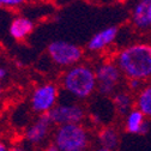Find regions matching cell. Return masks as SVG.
Masks as SVG:
<instances>
[{"mask_svg":"<svg viewBox=\"0 0 151 151\" xmlns=\"http://www.w3.org/2000/svg\"><path fill=\"white\" fill-rule=\"evenodd\" d=\"M113 104L120 115H127L132 110L133 100L127 91H118L113 95Z\"/></svg>","mask_w":151,"mask_h":151,"instance_id":"cell-15","label":"cell"},{"mask_svg":"<svg viewBox=\"0 0 151 151\" xmlns=\"http://www.w3.org/2000/svg\"><path fill=\"white\" fill-rule=\"evenodd\" d=\"M9 151H27V149L24 146H22V145H14V146L10 147Z\"/></svg>","mask_w":151,"mask_h":151,"instance_id":"cell-20","label":"cell"},{"mask_svg":"<svg viewBox=\"0 0 151 151\" xmlns=\"http://www.w3.org/2000/svg\"><path fill=\"white\" fill-rule=\"evenodd\" d=\"M97 142L101 147L115 151L120 144V134L114 127H102L97 133Z\"/></svg>","mask_w":151,"mask_h":151,"instance_id":"cell-11","label":"cell"},{"mask_svg":"<svg viewBox=\"0 0 151 151\" xmlns=\"http://www.w3.org/2000/svg\"><path fill=\"white\" fill-rule=\"evenodd\" d=\"M48 54L52 60L59 66L78 65L82 59V49L73 43L66 41H54L48 46Z\"/></svg>","mask_w":151,"mask_h":151,"instance_id":"cell-4","label":"cell"},{"mask_svg":"<svg viewBox=\"0 0 151 151\" xmlns=\"http://www.w3.org/2000/svg\"><path fill=\"white\" fill-rule=\"evenodd\" d=\"M95 151H113V150H109V149H106V147H101V146H100V147H97Z\"/></svg>","mask_w":151,"mask_h":151,"instance_id":"cell-24","label":"cell"},{"mask_svg":"<svg viewBox=\"0 0 151 151\" xmlns=\"http://www.w3.org/2000/svg\"><path fill=\"white\" fill-rule=\"evenodd\" d=\"M149 131H150V122H149V119H146L145 120V122L143 124V126H142V129H140V133L139 134H147L149 133Z\"/></svg>","mask_w":151,"mask_h":151,"instance_id":"cell-19","label":"cell"},{"mask_svg":"<svg viewBox=\"0 0 151 151\" xmlns=\"http://www.w3.org/2000/svg\"><path fill=\"white\" fill-rule=\"evenodd\" d=\"M90 120L93 125H96V126H100L102 124V118L99 115V114H91L90 115Z\"/></svg>","mask_w":151,"mask_h":151,"instance_id":"cell-18","label":"cell"},{"mask_svg":"<svg viewBox=\"0 0 151 151\" xmlns=\"http://www.w3.org/2000/svg\"><path fill=\"white\" fill-rule=\"evenodd\" d=\"M136 109L143 113L146 119H151V84H147L142 88L134 100Z\"/></svg>","mask_w":151,"mask_h":151,"instance_id":"cell-13","label":"cell"},{"mask_svg":"<svg viewBox=\"0 0 151 151\" xmlns=\"http://www.w3.org/2000/svg\"><path fill=\"white\" fill-rule=\"evenodd\" d=\"M116 65L127 79L144 81L151 77V45L134 43L122 49Z\"/></svg>","mask_w":151,"mask_h":151,"instance_id":"cell-1","label":"cell"},{"mask_svg":"<svg viewBox=\"0 0 151 151\" xmlns=\"http://www.w3.org/2000/svg\"><path fill=\"white\" fill-rule=\"evenodd\" d=\"M132 22L142 30L151 28V0H139L132 11Z\"/></svg>","mask_w":151,"mask_h":151,"instance_id":"cell-9","label":"cell"},{"mask_svg":"<svg viewBox=\"0 0 151 151\" xmlns=\"http://www.w3.org/2000/svg\"><path fill=\"white\" fill-rule=\"evenodd\" d=\"M52 121L47 114H42L37 118L25 131V139L30 144H41L49 134Z\"/></svg>","mask_w":151,"mask_h":151,"instance_id":"cell-8","label":"cell"},{"mask_svg":"<svg viewBox=\"0 0 151 151\" xmlns=\"http://www.w3.org/2000/svg\"><path fill=\"white\" fill-rule=\"evenodd\" d=\"M90 143V134L82 124L63 125L55 129L54 145L59 151H86Z\"/></svg>","mask_w":151,"mask_h":151,"instance_id":"cell-3","label":"cell"},{"mask_svg":"<svg viewBox=\"0 0 151 151\" xmlns=\"http://www.w3.org/2000/svg\"><path fill=\"white\" fill-rule=\"evenodd\" d=\"M118 35V28L116 27H109L100 32L93 35L90 41L88 42V49L91 52H99L109 46L113 41L116 39Z\"/></svg>","mask_w":151,"mask_h":151,"instance_id":"cell-10","label":"cell"},{"mask_svg":"<svg viewBox=\"0 0 151 151\" xmlns=\"http://www.w3.org/2000/svg\"><path fill=\"white\" fill-rule=\"evenodd\" d=\"M34 29V23L25 17H17L10 25V35L16 40H23Z\"/></svg>","mask_w":151,"mask_h":151,"instance_id":"cell-12","label":"cell"},{"mask_svg":"<svg viewBox=\"0 0 151 151\" xmlns=\"http://www.w3.org/2000/svg\"><path fill=\"white\" fill-rule=\"evenodd\" d=\"M10 147L7 145V143H5L4 140H0V151H9Z\"/></svg>","mask_w":151,"mask_h":151,"instance_id":"cell-21","label":"cell"},{"mask_svg":"<svg viewBox=\"0 0 151 151\" xmlns=\"http://www.w3.org/2000/svg\"><path fill=\"white\" fill-rule=\"evenodd\" d=\"M27 1V0H0V7L3 6H7V7H12V6H18L22 5Z\"/></svg>","mask_w":151,"mask_h":151,"instance_id":"cell-17","label":"cell"},{"mask_svg":"<svg viewBox=\"0 0 151 151\" xmlns=\"http://www.w3.org/2000/svg\"><path fill=\"white\" fill-rule=\"evenodd\" d=\"M47 115L52 124L56 126L82 124L85 118V110L78 103H60L56 104Z\"/></svg>","mask_w":151,"mask_h":151,"instance_id":"cell-6","label":"cell"},{"mask_svg":"<svg viewBox=\"0 0 151 151\" xmlns=\"http://www.w3.org/2000/svg\"><path fill=\"white\" fill-rule=\"evenodd\" d=\"M146 118L143 115V113L138 109H132L125 119V128L128 133L132 134H139L143 124L145 122Z\"/></svg>","mask_w":151,"mask_h":151,"instance_id":"cell-14","label":"cell"},{"mask_svg":"<svg viewBox=\"0 0 151 151\" xmlns=\"http://www.w3.org/2000/svg\"><path fill=\"white\" fill-rule=\"evenodd\" d=\"M96 83H97V91L103 96H110L115 93L116 86L121 79V71L119 70L116 64L113 63H104L101 64L96 70Z\"/></svg>","mask_w":151,"mask_h":151,"instance_id":"cell-5","label":"cell"},{"mask_svg":"<svg viewBox=\"0 0 151 151\" xmlns=\"http://www.w3.org/2000/svg\"><path fill=\"white\" fill-rule=\"evenodd\" d=\"M6 76H7V71H6L4 67H0V81L5 79Z\"/></svg>","mask_w":151,"mask_h":151,"instance_id":"cell-22","label":"cell"},{"mask_svg":"<svg viewBox=\"0 0 151 151\" xmlns=\"http://www.w3.org/2000/svg\"><path fill=\"white\" fill-rule=\"evenodd\" d=\"M58 101V86L54 84H43L37 86L30 99L31 108L39 114H48L56 106Z\"/></svg>","mask_w":151,"mask_h":151,"instance_id":"cell-7","label":"cell"},{"mask_svg":"<svg viewBox=\"0 0 151 151\" xmlns=\"http://www.w3.org/2000/svg\"><path fill=\"white\" fill-rule=\"evenodd\" d=\"M143 88V81L139 79H128V89L131 91H137L139 92Z\"/></svg>","mask_w":151,"mask_h":151,"instance_id":"cell-16","label":"cell"},{"mask_svg":"<svg viewBox=\"0 0 151 151\" xmlns=\"http://www.w3.org/2000/svg\"><path fill=\"white\" fill-rule=\"evenodd\" d=\"M43 151H59V150H58V147H56L54 144H50V145H48L47 147H45Z\"/></svg>","mask_w":151,"mask_h":151,"instance_id":"cell-23","label":"cell"},{"mask_svg":"<svg viewBox=\"0 0 151 151\" xmlns=\"http://www.w3.org/2000/svg\"><path fill=\"white\" fill-rule=\"evenodd\" d=\"M1 99H3V88L0 85V101H1Z\"/></svg>","mask_w":151,"mask_h":151,"instance_id":"cell-25","label":"cell"},{"mask_svg":"<svg viewBox=\"0 0 151 151\" xmlns=\"http://www.w3.org/2000/svg\"><path fill=\"white\" fill-rule=\"evenodd\" d=\"M63 88L78 100H85L97 89L96 74L88 65H74L63 77Z\"/></svg>","mask_w":151,"mask_h":151,"instance_id":"cell-2","label":"cell"}]
</instances>
